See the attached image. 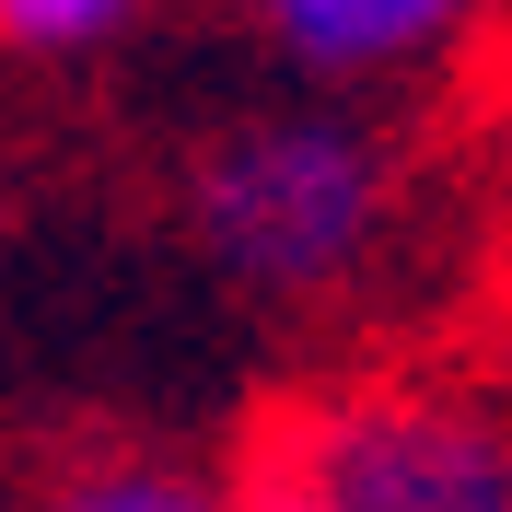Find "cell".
I'll return each instance as SVG.
<instances>
[{
  "label": "cell",
  "mask_w": 512,
  "mask_h": 512,
  "mask_svg": "<svg viewBox=\"0 0 512 512\" xmlns=\"http://www.w3.org/2000/svg\"><path fill=\"white\" fill-rule=\"evenodd\" d=\"M419 163L396 117H350V105L256 94L210 117L175 152V233L233 303L268 315H326L396 268L408 245Z\"/></svg>",
  "instance_id": "1"
},
{
  "label": "cell",
  "mask_w": 512,
  "mask_h": 512,
  "mask_svg": "<svg viewBox=\"0 0 512 512\" xmlns=\"http://www.w3.org/2000/svg\"><path fill=\"white\" fill-rule=\"evenodd\" d=\"M233 512H512V384L478 361H350L268 396Z\"/></svg>",
  "instance_id": "2"
},
{
  "label": "cell",
  "mask_w": 512,
  "mask_h": 512,
  "mask_svg": "<svg viewBox=\"0 0 512 512\" xmlns=\"http://www.w3.org/2000/svg\"><path fill=\"white\" fill-rule=\"evenodd\" d=\"M245 35H256V59L280 70V94L384 117V105L431 94L466 59L478 12L466 0H256Z\"/></svg>",
  "instance_id": "3"
},
{
  "label": "cell",
  "mask_w": 512,
  "mask_h": 512,
  "mask_svg": "<svg viewBox=\"0 0 512 512\" xmlns=\"http://www.w3.org/2000/svg\"><path fill=\"white\" fill-rule=\"evenodd\" d=\"M0 512H233V489L187 443H82L59 466H35Z\"/></svg>",
  "instance_id": "4"
},
{
  "label": "cell",
  "mask_w": 512,
  "mask_h": 512,
  "mask_svg": "<svg viewBox=\"0 0 512 512\" xmlns=\"http://www.w3.org/2000/svg\"><path fill=\"white\" fill-rule=\"evenodd\" d=\"M152 24L140 0H0V59L12 70H105Z\"/></svg>",
  "instance_id": "5"
},
{
  "label": "cell",
  "mask_w": 512,
  "mask_h": 512,
  "mask_svg": "<svg viewBox=\"0 0 512 512\" xmlns=\"http://www.w3.org/2000/svg\"><path fill=\"white\" fill-rule=\"evenodd\" d=\"M0 222H12V140H0Z\"/></svg>",
  "instance_id": "6"
}]
</instances>
